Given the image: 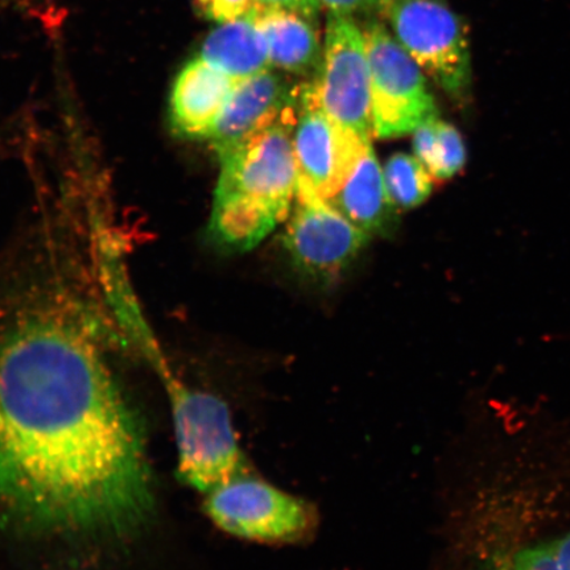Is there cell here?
Instances as JSON below:
<instances>
[{"label": "cell", "mask_w": 570, "mask_h": 570, "mask_svg": "<svg viewBox=\"0 0 570 570\" xmlns=\"http://www.w3.org/2000/svg\"><path fill=\"white\" fill-rule=\"evenodd\" d=\"M105 327L66 277L0 289V523L21 537L112 544L155 510L145 434Z\"/></svg>", "instance_id": "obj_1"}, {"label": "cell", "mask_w": 570, "mask_h": 570, "mask_svg": "<svg viewBox=\"0 0 570 570\" xmlns=\"http://www.w3.org/2000/svg\"><path fill=\"white\" fill-rule=\"evenodd\" d=\"M297 99L275 124L218 156L220 175L210 219L218 244L245 252L289 216L298 184L292 140Z\"/></svg>", "instance_id": "obj_2"}, {"label": "cell", "mask_w": 570, "mask_h": 570, "mask_svg": "<svg viewBox=\"0 0 570 570\" xmlns=\"http://www.w3.org/2000/svg\"><path fill=\"white\" fill-rule=\"evenodd\" d=\"M156 372L173 413L181 481L205 495L218 484L248 473L226 403L178 380L167 363Z\"/></svg>", "instance_id": "obj_3"}, {"label": "cell", "mask_w": 570, "mask_h": 570, "mask_svg": "<svg viewBox=\"0 0 570 570\" xmlns=\"http://www.w3.org/2000/svg\"><path fill=\"white\" fill-rule=\"evenodd\" d=\"M204 508L220 530L262 543H298L318 524L315 505L249 472L208 491Z\"/></svg>", "instance_id": "obj_4"}, {"label": "cell", "mask_w": 570, "mask_h": 570, "mask_svg": "<svg viewBox=\"0 0 570 570\" xmlns=\"http://www.w3.org/2000/svg\"><path fill=\"white\" fill-rule=\"evenodd\" d=\"M390 30L424 75L455 101L472 89V53L465 23L441 0H391Z\"/></svg>", "instance_id": "obj_5"}, {"label": "cell", "mask_w": 570, "mask_h": 570, "mask_svg": "<svg viewBox=\"0 0 570 570\" xmlns=\"http://www.w3.org/2000/svg\"><path fill=\"white\" fill-rule=\"evenodd\" d=\"M372 78L373 124L377 138H396L438 117L424 71L380 18L362 28Z\"/></svg>", "instance_id": "obj_6"}, {"label": "cell", "mask_w": 570, "mask_h": 570, "mask_svg": "<svg viewBox=\"0 0 570 570\" xmlns=\"http://www.w3.org/2000/svg\"><path fill=\"white\" fill-rule=\"evenodd\" d=\"M313 81L321 107L334 124L372 139V78L365 36L356 19L327 16L323 61Z\"/></svg>", "instance_id": "obj_7"}, {"label": "cell", "mask_w": 570, "mask_h": 570, "mask_svg": "<svg viewBox=\"0 0 570 570\" xmlns=\"http://www.w3.org/2000/svg\"><path fill=\"white\" fill-rule=\"evenodd\" d=\"M292 140L298 177L325 202L338 194L372 146V140L345 130L326 116L313 80L298 89Z\"/></svg>", "instance_id": "obj_8"}, {"label": "cell", "mask_w": 570, "mask_h": 570, "mask_svg": "<svg viewBox=\"0 0 570 570\" xmlns=\"http://www.w3.org/2000/svg\"><path fill=\"white\" fill-rule=\"evenodd\" d=\"M294 204L285 246L304 273L337 275L367 244L368 235L318 197L301 177Z\"/></svg>", "instance_id": "obj_9"}, {"label": "cell", "mask_w": 570, "mask_h": 570, "mask_svg": "<svg viewBox=\"0 0 570 570\" xmlns=\"http://www.w3.org/2000/svg\"><path fill=\"white\" fill-rule=\"evenodd\" d=\"M298 88L271 69L237 82L209 139L218 156L275 124L296 102Z\"/></svg>", "instance_id": "obj_10"}, {"label": "cell", "mask_w": 570, "mask_h": 570, "mask_svg": "<svg viewBox=\"0 0 570 570\" xmlns=\"http://www.w3.org/2000/svg\"><path fill=\"white\" fill-rule=\"evenodd\" d=\"M237 85L233 78L204 61H189L177 75L170 91L169 117L183 138L210 139L220 114Z\"/></svg>", "instance_id": "obj_11"}, {"label": "cell", "mask_w": 570, "mask_h": 570, "mask_svg": "<svg viewBox=\"0 0 570 570\" xmlns=\"http://www.w3.org/2000/svg\"><path fill=\"white\" fill-rule=\"evenodd\" d=\"M249 17L265 39L271 67L295 76L318 71L324 42L315 20L295 11L262 6H254Z\"/></svg>", "instance_id": "obj_12"}, {"label": "cell", "mask_w": 570, "mask_h": 570, "mask_svg": "<svg viewBox=\"0 0 570 570\" xmlns=\"http://www.w3.org/2000/svg\"><path fill=\"white\" fill-rule=\"evenodd\" d=\"M198 57L237 82L273 68L265 39L249 12L214 28Z\"/></svg>", "instance_id": "obj_13"}, {"label": "cell", "mask_w": 570, "mask_h": 570, "mask_svg": "<svg viewBox=\"0 0 570 570\" xmlns=\"http://www.w3.org/2000/svg\"><path fill=\"white\" fill-rule=\"evenodd\" d=\"M327 203L367 235L390 226L396 206L391 202L372 146L363 154L344 187Z\"/></svg>", "instance_id": "obj_14"}, {"label": "cell", "mask_w": 570, "mask_h": 570, "mask_svg": "<svg viewBox=\"0 0 570 570\" xmlns=\"http://www.w3.org/2000/svg\"><path fill=\"white\" fill-rule=\"evenodd\" d=\"M413 148L430 174L441 180L458 175L466 161L465 145L458 128L439 118L413 131Z\"/></svg>", "instance_id": "obj_15"}, {"label": "cell", "mask_w": 570, "mask_h": 570, "mask_svg": "<svg viewBox=\"0 0 570 570\" xmlns=\"http://www.w3.org/2000/svg\"><path fill=\"white\" fill-rule=\"evenodd\" d=\"M384 184L396 208L423 204L432 191V175L416 156L396 154L383 169Z\"/></svg>", "instance_id": "obj_16"}, {"label": "cell", "mask_w": 570, "mask_h": 570, "mask_svg": "<svg viewBox=\"0 0 570 570\" xmlns=\"http://www.w3.org/2000/svg\"><path fill=\"white\" fill-rule=\"evenodd\" d=\"M503 570H570V532L523 548Z\"/></svg>", "instance_id": "obj_17"}, {"label": "cell", "mask_w": 570, "mask_h": 570, "mask_svg": "<svg viewBox=\"0 0 570 570\" xmlns=\"http://www.w3.org/2000/svg\"><path fill=\"white\" fill-rule=\"evenodd\" d=\"M391 0H320L321 7L334 16L354 18H382Z\"/></svg>", "instance_id": "obj_18"}, {"label": "cell", "mask_w": 570, "mask_h": 570, "mask_svg": "<svg viewBox=\"0 0 570 570\" xmlns=\"http://www.w3.org/2000/svg\"><path fill=\"white\" fill-rule=\"evenodd\" d=\"M199 16L216 23L247 16L254 9L253 0H194Z\"/></svg>", "instance_id": "obj_19"}, {"label": "cell", "mask_w": 570, "mask_h": 570, "mask_svg": "<svg viewBox=\"0 0 570 570\" xmlns=\"http://www.w3.org/2000/svg\"><path fill=\"white\" fill-rule=\"evenodd\" d=\"M253 2L255 6L277 7V9L295 11L313 20L316 19L320 10L323 9L320 0H253Z\"/></svg>", "instance_id": "obj_20"}]
</instances>
